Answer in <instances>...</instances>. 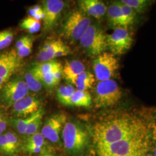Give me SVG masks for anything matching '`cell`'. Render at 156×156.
<instances>
[{"mask_svg":"<svg viewBox=\"0 0 156 156\" xmlns=\"http://www.w3.org/2000/svg\"><path fill=\"white\" fill-rule=\"evenodd\" d=\"M28 137L26 140V145H36L44 147L45 144V139L42 134L38 132L35 134L28 136Z\"/></svg>","mask_w":156,"mask_h":156,"instance_id":"obj_28","label":"cell"},{"mask_svg":"<svg viewBox=\"0 0 156 156\" xmlns=\"http://www.w3.org/2000/svg\"><path fill=\"white\" fill-rule=\"evenodd\" d=\"M123 92L113 79L99 82L95 90L94 103L96 108H108L116 105L121 100Z\"/></svg>","mask_w":156,"mask_h":156,"instance_id":"obj_5","label":"cell"},{"mask_svg":"<svg viewBox=\"0 0 156 156\" xmlns=\"http://www.w3.org/2000/svg\"><path fill=\"white\" fill-rule=\"evenodd\" d=\"M120 5L123 17L124 27L127 28L128 26L134 23L136 17V13L132 8L122 3L120 1Z\"/></svg>","mask_w":156,"mask_h":156,"instance_id":"obj_23","label":"cell"},{"mask_svg":"<svg viewBox=\"0 0 156 156\" xmlns=\"http://www.w3.org/2000/svg\"><path fill=\"white\" fill-rule=\"evenodd\" d=\"M122 3L132 8L136 13H144L152 3L148 0H122Z\"/></svg>","mask_w":156,"mask_h":156,"instance_id":"obj_22","label":"cell"},{"mask_svg":"<svg viewBox=\"0 0 156 156\" xmlns=\"http://www.w3.org/2000/svg\"><path fill=\"white\" fill-rule=\"evenodd\" d=\"M152 134H153V140H154L156 142V124L154 125V127H153Z\"/></svg>","mask_w":156,"mask_h":156,"instance_id":"obj_37","label":"cell"},{"mask_svg":"<svg viewBox=\"0 0 156 156\" xmlns=\"http://www.w3.org/2000/svg\"><path fill=\"white\" fill-rule=\"evenodd\" d=\"M94 75L89 71H85L76 79L74 85L79 91H87L94 83Z\"/></svg>","mask_w":156,"mask_h":156,"instance_id":"obj_18","label":"cell"},{"mask_svg":"<svg viewBox=\"0 0 156 156\" xmlns=\"http://www.w3.org/2000/svg\"><path fill=\"white\" fill-rule=\"evenodd\" d=\"M31 38V37L27 35V36H24V37H22L21 38L19 39L17 41L16 44V50H19L20 49H21L24 45L28 42V41Z\"/></svg>","mask_w":156,"mask_h":156,"instance_id":"obj_35","label":"cell"},{"mask_svg":"<svg viewBox=\"0 0 156 156\" xmlns=\"http://www.w3.org/2000/svg\"><path fill=\"white\" fill-rule=\"evenodd\" d=\"M5 134L13 153H16L17 151H18L19 145H20L19 140L16 134L11 131L6 132Z\"/></svg>","mask_w":156,"mask_h":156,"instance_id":"obj_30","label":"cell"},{"mask_svg":"<svg viewBox=\"0 0 156 156\" xmlns=\"http://www.w3.org/2000/svg\"><path fill=\"white\" fill-rule=\"evenodd\" d=\"M91 24V19L83 12L81 10L75 11L68 16L63 24V35L71 41H78Z\"/></svg>","mask_w":156,"mask_h":156,"instance_id":"obj_6","label":"cell"},{"mask_svg":"<svg viewBox=\"0 0 156 156\" xmlns=\"http://www.w3.org/2000/svg\"><path fill=\"white\" fill-rule=\"evenodd\" d=\"M75 89L71 84L63 85L57 90V97L58 101L64 105L71 106V101Z\"/></svg>","mask_w":156,"mask_h":156,"instance_id":"obj_20","label":"cell"},{"mask_svg":"<svg viewBox=\"0 0 156 156\" xmlns=\"http://www.w3.org/2000/svg\"><path fill=\"white\" fill-rule=\"evenodd\" d=\"M92 99L88 91H79L76 90L73 94L71 105L79 107H89L91 105Z\"/></svg>","mask_w":156,"mask_h":156,"instance_id":"obj_19","label":"cell"},{"mask_svg":"<svg viewBox=\"0 0 156 156\" xmlns=\"http://www.w3.org/2000/svg\"><path fill=\"white\" fill-rule=\"evenodd\" d=\"M20 27L30 33H35L40 30L41 23L33 17L29 16L23 20L20 24Z\"/></svg>","mask_w":156,"mask_h":156,"instance_id":"obj_25","label":"cell"},{"mask_svg":"<svg viewBox=\"0 0 156 156\" xmlns=\"http://www.w3.org/2000/svg\"><path fill=\"white\" fill-rule=\"evenodd\" d=\"M64 45H65L60 40L52 41L45 44L41 49L56 54L57 51L61 49Z\"/></svg>","mask_w":156,"mask_h":156,"instance_id":"obj_29","label":"cell"},{"mask_svg":"<svg viewBox=\"0 0 156 156\" xmlns=\"http://www.w3.org/2000/svg\"><path fill=\"white\" fill-rule=\"evenodd\" d=\"M7 127V122L5 117L0 112V135L4 134Z\"/></svg>","mask_w":156,"mask_h":156,"instance_id":"obj_36","label":"cell"},{"mask_svg":"<svg viewBox=\"0 0 156 156\" xmlns=\"http://www.w3.org/2000/svg\"><path fill=\"white\" fill-rule=\"evenodd\" d=\"M149 134L97 146L98 156H145L149 149Z\"/></svg>","mask_w":156,"mask_h":156,"instance_id":"obj_2","label":"cell"},{"mask_svg":"<svg viewBox=\"0 0 156 156\" xmlns=\"http://www.w3.org/2000/svg\"><path fill=\"white\" fill-rule=\"evenodd\" d=\"M33 38L31 37L27 44L24 45L21 49L17 50V55L20 58L26 57L31 54L33 50Z\"/></svg>","mask_w":156,"mask_h":156,"instance_id":"obj_31","label":"cell"},{"mask_svg":"<svg viewBox=\"0 0 156 156\" xmlns=\"http://www.w3.org/2000/svg\"><path fill=\"white\" fill-rule=\"evenodd\" d=\"M20 62L15 50L0 53V79L6 81L19 68Z\"/></svg>","mask_w":156,"mask_h":156,"instance_id":"obj_12","label":"cell"},{"mask_svg":"<svg viewBox=\"0 0 156 156\" xmlns=\"http://www.w3.org/2000/svg\"><path fill=\"white\" fill-rule=\"evenodd\" d=\"M62 133L64 147L70 153H80L88 144L87 131L76 123L66 122Z\"/></svg>","mask_w":156,"mask_h":156,"instance_id":"obj_4","label":"cell"},{"mask_svg":"<svg viewBox=\"0 0 156 156\" xmlns=\"http://www.w3.org/2000/svg\"><path fill=\"white\" fill-rule=\"evenodd\" d=\"M107 35L98 24H91L79 40L80 45L90 56H99L107 48Z\"/></svg>","mask_w":156,"mask_h":156,"instance_id":"obj_3","label":"cell"},{"mask_svg":"<svg viewBox=\"0 0 156 156\" xmlns=\"http://www.w3.org/2000/svg\"><path fill=\"white\" fill-rule=\"evenodd\" d=\"M66 119V116L62 113L53 115L48 119L41 131L45 139L52 143L58 142Z\"/></svg>","mask_w":156,"mask_h":156,"instance_id":"obj_10","label":"cell"},{"mask_svg":"<svg viewBox=\"0 0 156 156\" xmlns=\"http://www.w3.org/2000/svg\"><path fill=\"white\" fill-rule=\"evenodd\" d=\"M154 156H156V148L154 150Z\"/></svg>","mask_w":156,"mask_h":156,"instance_id":"obj_39","label":"cell"},{"mask_svg":"<svg viewBox=\"0 0 156 156\" xmlns=\"http://www.w3.org/2000/svg\"><path fill=\"white\" fill-rule=\"evenodd\" d=\"M6 82V81H5V80H3L2 79H0V89H2V86L4 85V84Z\"/></svg>","mask_w":156,"mask_h":156,"instance_id":"obj_38","label":"cell"},{"mask_svg":"<svg viewBox=\"0 0 156 156\" xmlns=\"http://www.w3.org/2000/svg\"><path fill=\"white\" fill-rule=\"evenodd\" d=\"M145 156H153V155H151V154H146Z\"/></svg>","mask_w":156,"mask_h":156,"instance_id":"obj_40","label":"cell"},{"mask_svg":"<svg viewBox=\"0 0 156 156\" xmlns=\"http://www.w3.org/2000/svg\"><path fill=\"white\" fill-rule=\"evenodd\" d=\"M148 134L149 129L145 121L128 113L98 122L92 129L96 147Z\"/></svg>","mask_w":156,"mask_h":156,"instance_id":"obj_1","label":"cell"},{"mask_svg":"<svg viewBox=\"0 0 156 156\" xmlns=\"http://www.w3.org/2000/svg\"><path fill=\"white\" fill-rule=\"evenodd\" d=\"M29 91L23 79L15 78L2 87L1 100L5 106H12L17 101L28 95Z\"/></svg>","mask_w":156,"mask_h":156,"instance_id":"obj_8","label":"cell"},{"mask_svg":"<svg viewBox=\"0 0 156 156\" xmlns=\"http://www.w3.org/2000/svg\"><path fill=\"white\" fill-rule=\"evenodd\" d=\"M41 82L45 86L48 87H53L59 83V81L56 79L52 73H48L46 75H42L39 77Z\"/></svg>","mask_w":156,"mask_h":156,"instance_id":"obj_32","label":"cell"},{"mask_svg":"<svg viewBox=\"0 0 156 156\" xmlns=\"http://www.w3.org/2000/svg\"><path fill=\"white\" fill-rule=\"evenodd\" d=\"M23 79L30 91L37 93L42 90L43 84L39 78L33 73L31 69L25 73Z\"/></svg>","mask_w":156,"mask_h":156,"instance_id":"obj_21","label":"cell"},{"mask_svg":"<svg viewBox=\"0 0 156 156\" xmlns=\"http://www.w3.org/2000/svg\"><path fill=\"white\" fill-rule=\"evenodd\" d=\"M64 1L61 0H46L44 2V24L46 30H49L53 27L64 8Z\"/></svg>","mask_w":156,"mask_h":156,"instance_id":"obj_11","label":"cell"},{"mask_svg":"<svg viewBox=\"0 0 156 156\" xmlns=\"http://www.w3.org/2000/svg\"><path fill=\"white\" fill-rule=\"evenodd\" d=\"M26 150L30 153H41L44 151V147L36 146V145H25Z\"/></svg>","mask_w":156,"mask_h":156,"instance_id":"obj_34","label":"cell"},{"mask_svg":"<svg viewBox=\"0 0 156 156\" xmlns=\"http://www.w3.org/2000/svg\"><path fill=\"white\" fill-rule=\"evenodd\" d=\"M86 71L83 62L79 60L68 61L62 67V75L66 79L73 84L78 76Z\"/></svg>","mask_w":156,"mask_h":156,"instance_id":"obj_15","label":"cell"},{"mask_svg":"<svg viewBox=\"0 0 156 156\" xmlns=\"http://www.w3.org/2000/svg\"><path fill=\"white\" fill-rule=\"evenodd\" d=\"M107 48L115 55H121L127 52L131 47L133 38L126 27L115 28L112 33L107 35Z\"/></svg>","mask_w":156,"mask_h":156,"instance_id":"obj_9","label":"cell"},{"mask_svg":"<svg viewBox=\"0 0 156 156\" xmlns=\"http://www.w3.org/2000/svg\"><path fill=\"white\" fill-rule=\"evenodd\" d=\"M37 113L38 112L24 119H14L12 120V123L20 134L25 135L26 129L29 124L31 123V122L37 116Z\"/></svg>","mask_w":156,"mask_h":156,"instance_id":"obj_24","label":"cell"},{"mask_svg":"<svg viewBox=\"0 0 156 156\" xmlns=\"http://www.w3.org/2000/svg\"><path fill=\"white\" fill-rule=\"evenodd\" d=\"M81 11L88 16L100 19L106 13L108 7L99 0H82L79 1Z\"/></svg>","mask_w":156,"mask_h":156,"instance_id":"obj_14","label":"cell"},{"mask_svg":"<svg viewBox=\"0 0 156 156\" xmlns=\"http://www.w3.org/2000/svg\"><path fill=\"white\" fill-rule=\"evenodd\" d=\"M39 109V101L28 95L12 106V112L16 117L26 118L38 111Z\"/></svg>","mask_w":156,"mask_h":156,"instance_id":"obj_13","label":"cell"},{"mask_svg":"<svg viewBox=\"0 0 156 156\" xmlns=\"http://www.w3.org/2000/svg\"><path fill=\"white\" fill-rule=\"evenodd\" d=\"M44 113L42 109L40 108L37 113V115L31 123L29 124L26 129L25 135L27 136H30L38 132L39 128L42 123V117Z\"/></svg>","mask_w":156,"mask_h":156,"instance_id":"obj_26","label":"cell"},{"mask_svg":"<svg viewBox=\"0 0 156 156\" xmlns=\"http://www.w3.org/2000/svg\"><path fill=\"white\" fill-rule=\"evenodd\" d=\"M106 14L108 22L111 26L115 28L124 27L120 1H115L109 6Z\"/></svg>","mask_w":156,"mask_h":156,"instance_id":"obj_16","label":"cell"},{"mask_svg":"<svg viewBox=\"0 0 156 156\" xmlns=\"http://www.w3.org/2000/svg\"><path fill=\"white\" fill-rule=\"evenodd\" d=\"M0 151L8 155L14 154L9 144L5 133L0 135Z\"/></svg>","mask_w":156,"mask_h":156,"instance_id":"obj_33","label":"cell"},{"mask_svg":"<svg viewBox=\"0 0 156 156\" xmlns=\"http://www.w3.org/2000/svg\"><path fill=\"white\" fill-rule=\"evenodd\" d=\"M13 40V33L11 30H5L0 31V50H2L11 44Z\"/></svg>","mask_w":156,"mask_h":156,"instance_id":"obj_27","label":"cell"},{"mask_svg":"<svg viewBox=\"0 0 156 156\" xmlns=\"http://www.w3.org/2000/svg\"></svg>","mask_w":156,"mask_h":156,"instance_id":"obj_41","label":"cell"},{"mask_svg":"<svg viewBox=\"0 0 156 156\" xmlns=\"http://www.w3.org/2000/svg\"><path fill=\"white\" fill-rule=\"evenodd\" d=\"M62 68V64L55 60L39 62L31 69L33 73L38 78L40 76L54 72L57 69Z\"/></svg>","mask_w":156,"mask_h":156,"instance_id":"obj_17","label":"cell"},{"mask_svg":"<svg viewBox=\"0 0 156 156\" xmlns=\"http://www.w3.org/2000/svg\"><path fill=\"white\" fill-rule=\"evenodd\" d=\"M93 67L94 76L99 82H102L111 79L119 69V63L114 55L105 51L97 56Z\"/></svg>","mask_w":156,"mask_h":156,"instance_id":"obj_7","label":"cell"}]
</instances>
